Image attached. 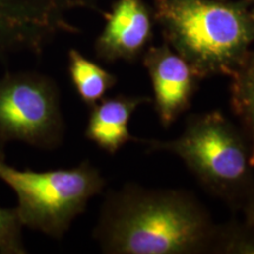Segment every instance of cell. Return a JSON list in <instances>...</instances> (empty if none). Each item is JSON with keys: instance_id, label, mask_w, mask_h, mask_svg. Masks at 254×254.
<instances>
[{"instance_id": "obj_1", "label": "cell", "mask_w": 254, "mask_h": 254, "mask_svg": "<svg viewBox=\"0 0 254 254\" xmlns=\"http://www.w3.org/2000/svg\"><path fill=\"white\" fill-rule=\"evenodd\" d=\"M217 231L189 190L127 183L105 195L93 238L107 254H201L212 253Z\"/></svg>"}, {"instance_id": "obj_2", "label": "cell", "mask_w": 254, "mask_h": 254, "mask_svg": "<svg viewBox=\"0 0 254 254\" xmlns=\"http://www.w3.org/2000/svg\"><path fill=\"white\" fill-rule=\"evenodd\" d=\"M165 43L202 79L230 75L254 41V18L243 2L154 0Z\"/></svg>"}, {"instance_id": "obj_3", "label": "cell", "mask_w": 254, "mask_h": 254, "mask_svg": "<svg viewBox=\"0 0 254 254\" xmlns=\"http://www.w3.org/2000/svg\"><path fill=\"white\" fill-rule=\"evenodd\" d=\"M147 152H168L185 163L209 194L231 207L245 206L251 193L252 150L246 135L219 111L195 113L172 140L135 139Z\"/></svg>"}, {"instance_id": "obj_4", "label": "cell", "mask_w": 254, "mask_h": 254, "mask_svg": "<svg viewBox=\"0 0 254 254\" xmlns=\"http://www.w3.org/2000/svg\"><path fill=\"white\" fill-rule=\"evenodd\" d=\"M0 180L17 196L15 211L24 227L60 240L88 201L103 192L106 180L90 160L72 168L18 170L0 148Z\"/></svg>"}, {"instance_id": "obj_5", "label": "cell", "mask_w": 254, "mask_h": 254, "mask_svg": "<svg viewBox=\"0 0 254 254\" xmlns=\"http://www.w3.org/2000/svg\"><path fill=\"white\" fill-rule=\"evenodd\" d=\"M64 136L65 122L55 79L36 71L6 72L0 78V148L21 141L55 150Z\"/></svg>"}, {"instance_id": "obj_6", "label": "cell", "mask_w": 254, "mask_h": 254, "mask_svg": "<svg viewBox=\"0 0 254 254\" xmlns=\"http://www.w3.org/2000/svg\"><path fill=\"white\" fill-rule=\"evenodd\" d=\"M75 9L100 12L98 0H0V58L40 55L59 33L77 32L67 18Z\"/></svg>"}, {"instance_id": "obj_7", "label": "cell", "mask_w": 254, "mask_h": 254, "mask_svg": "<svg viewBox=\"0 0 254 254\" xmlns=\"http://www.w3.org/2000/svg\"><path fill=\"white\" fill-rule=\"evenodd\" d=\"M142 64L150 75L154 106L165 128L189 109L200 78L192 66L166 43L145 51Z\"/></svg>"}, {"instance_id": "obj_8", "label": "cell", "mask_w": 254, "mask_h": 254, "mask_svg": "<svg viewBox=\"0 0 254 254\" xmlns=\"http://www.w3.org/2000/svg\"><path fill=\"white\" fill-rule=\"evenodd\" d=\"M94 44L101 60L135 62L146 51L153 34V14L144 0H117Z\"/></svg>"}, {"instance_id": "obj_9", "label": "cell", "mask_w": 254, "mask_h": 254, "mask_svg": "<svg viewBox=\"0 0 254 254\" xmlns=\"http://www.w3.org/2000/svg\"><path fill=\"white\" fill-rule=\"evenodd\" d=\"M151 101L147 95H125L104 98L90 107L85 136L110 154H116L124 145L135 141L129 133L132 114L141 105Z\"/></svg>"}, {"instance_id": "obj_10", "label": "cell", "mask_w": 254, "mask_h": 254, "mask_svg": "<svg viewBox=\"0 0 254 254\" xmlns=\"http://www.w3.org/2000/svg\"><path fill=\"white\" fill-rule=\"evenodd\" d=\"M68 74L80 100L88 107L104 99L118 81L116 75L75 49L68 51Z\"/></svg>"}, {"instance_id": "obj_11", "label": "cell", "mask_w": 254, "mask_h": 254, "mask_svg": "<svg viewBox=\"0 0 254 254\" xmlns=\"http://www.w3.org/2000/svg\"><path fill=\"white\" fill-rule=\"evenodd\" d=\"M231 78V104L244 125L254 164V53L247 52Z\"/></svg>"}, {"instance_id": "obj_12", "label": "cell", "mask_w": 254, "mask_h": 254, "mask_svg": "<svg viewBox=\"0 0 254 254\" xmlns=\"http://www.w3.org/2000/svg\"><path fill=\"white\" fill-rule=\"evenodd\" d=\"M23 227L14 207H0V253H27L23 240Z\"/></svg>"}, {"instance_id": "obj_13", "label": "cell", "mask_w": 254, "mask_h": 254, "mask_svg": "<svg viewBox=\"0 0 254 254\" xmlns=\"http://www.w3.org/2000/svg\"><path fill=\"white\" fill-rule=\"evenodd\" d=\"M247 226L252 227L254 230V195L251 198L245 205Z\"/></svg>"}, {"instance_id": "obj_14", "label": "cell", "mask_w": 254, "mask_h": 254, "mask_svg": "<svg viewBox=\"0 0 254 254\" xmlns=\"http://www.w3.org/2000/svg\"><path fill=\"white\" fill-rule=\"evenodd\" d=\"M246 2L247 4H250L251 6H252V9H251V14L253 15V18H254V0H246Z\"/></svg>"}]
</instances>
